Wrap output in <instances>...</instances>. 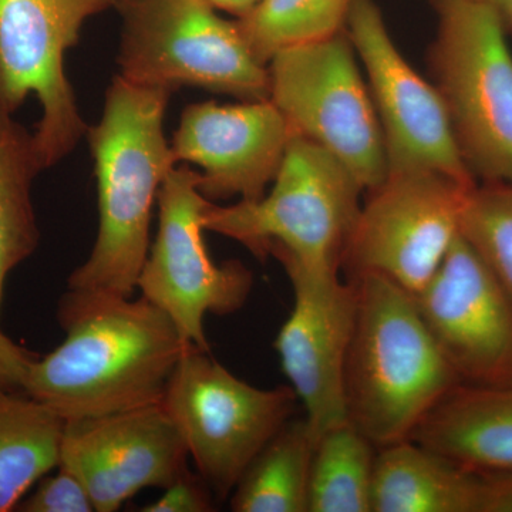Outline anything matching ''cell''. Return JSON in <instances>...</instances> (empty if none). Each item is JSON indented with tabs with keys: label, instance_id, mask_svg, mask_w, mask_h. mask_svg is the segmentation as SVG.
Returning <instances> with one entry per match:
<instances>
[{
	"label": "cell",
	"instance_id": "6da1fadb",
	"mask_svg": "<svg viewBox=\"0 0 512 512\" xmlns=\"http://www.w3.org/2000/svg\"><path fill=\"white\" fill-rule=\"evenodd\" d=\"M57 319L66 338L49 355L32 360L26 394L64 421L163 402L175 367L192 348L170 316L141 295L66 291Z\"/></svg>",
	"mask_w": 512,
	"mask_h": 512
},
{
	"label": "cell",
	"instance_id": "7a4b0ae2",
	"mask_svg": "<svg viewBox=\"0 0 512 512\" xmlns=\"http://www.w3.org/2000/svg\"><path fill=\"white\" fill-rule=\"evenodd\" d=\"M170 90L117 76L103 116L87 127L99 194V231L89 258L74 269L67 291L133 298L150 251L154 201L177 164L164 134Z\"/></svg>",
	"mask_w": 512,
	"mask_h": 512
},
{
	"label": "cell",
	"instance_id": "3957f363",
	"mask_svg": "<svg viewBox=\"0 0 512 512\" xmlns=\"http://www.w3.org/2000/svg\"><path fill=\"white\" fill-rule=\"evenodd\" d=\"M357 288L355 330L346 360L350 423L377 448L412 439L414 430L461 382L421 319L412 293L365 274Z\"/></svg>",
	"mask_w": 512,
	"mask_h": 512
},
{
	"label": "cell",
	"instance_id": "277c9868",
	"mask_svg": "<svg viewBox=\"0 0 512 512\" xmlns=\"http://www.w3.org/2000/svg\"><path fill=\"white\" fill-rule=\"evenodd\" d=\"M363 192L345 165L293 133L272 190L228 207L211 201L204 227L244 245L259 261L274 256L279 264L339 274Z\"/></svg>",
	"mask_w": 512,
	"mask_h": 512
},
{
	"label": "cell",
	"instance_id": "5b68a950",
	"mask_svg": "<svg viewBox=\"0 0 512 512\" xmlns=\"http://www.w3.org/2000/svg\"><path fill=\"white\" fill-rule=\"evenodd\" d=\"M434 77L477 183L512 184V55L503 22L477 0H434Z\"/></svg>",
	"mask_w": 512,
	"mask_h": 512
},
{
	"label": "cell",
	"instance_id": "8992f818",
	"mask_svg": "<svg viewBox=\"0 0 512 512\" xmlns=\"http://www.w3.org/2000/svg\"><path fill=\"white\" fill-rule=\"evenodd\" d=\"M120 76L140 86L200 87L241 101L269 99L268 66L259 63L237 20L208 0H116Z\"/></svg>",
	"mask_w": 512,
	"mask_h": 512
},
{
	"label": "cell",
	"instance_id": "52a82bcc",
	"mask_svg": "<svg viewBox=\"0 0 512 512\" xmlns=\"http://www.w3.org/2000/svg\"><path fill=\"white\" fill-rule=\"evenodd\" d=\"M291 386L259 389L232 375L205 350L191 348L175 367L163 406L198 474L227 500L262 448L292 419Z\"/></svg>",
	"mask_w": 512,
	"mask_h": 512
},
{
	"label": "cell",
	"instance_id": "ba28073f",
	"mask_svg": "<svg viewBox=\"0 0 512 512\" xmlns=\"http://www.w3.org/2000/svg\"><path fill=\"white\" fill-rule=\"evenodd\" d=\"M348 33L292 47L268 64L269 100L370 191L389 173L382 127Z\"/></svg>",
	"mask_w": 512,
	"mask_h": 512
},
{
	"label": "cell",
	"instance_id": "9c48e42d",
	"mask_svg": "<svg viewBox=\"0 0 512 512\" xmlns=\"http://www.w3.org/2000/svg\"><path fill=\"white\" fill-rule=\"evenodd\" d=\"M198 184L200 173L187 165L164 178L157 195L158 234L137 289L170 316L185 342L210 352L205 319L238 312L251 295L254 275L241 261H212L204 241V212L211 201Z\"/></svg>",
	"mask_w": 512,
	"mask_h": 512
},
{
	"label": "cell",
	"instance_id": "30bf717a",
	"mask_svg": "<svg viewBox=\"0 0 512 512\" xmlns=\"http://www.w3.org/2000/svg\"><path fill=\"white\" fill-rule=\"evenodd\" d=\"M114 5L116 0H0V100L15 113L29 94L39 100L33 144L42 170L60 163L86 136L64 59L86 20Z\"/></svg>",
	"mask_w": 512,
	"mask_h": 512
},
{
	"label": "cell",
	"instance_id": "8fae6325",
	"mask_svg": "<svg viewBox=\"0 0 512 512\" xmlns=\"http://www.w3.org/2000/svg\"><path fill=\"white\" fill-rule=\"evenodd\" d=\"M476 185L434 170L389 171L366 191L342 265L346 279L379 274L417 295L460 234L461 212Z\"/></svg>",
	"mask_w": 512,
	"mask_h": 512
},
{
	"label": "cell",
	"instance_id": "7c38bea8",
	"mask_svg": "<svg viewBox=\"0 0 512 512\" xmlns=\"http://www.w3.org/2000/svg\"><path fill=\"white\" fill-rule=\"evenodd\" d=\"M346 33L366 70L389 171L434 170L478 184L460 156L439 89L404 59L375 0H353Z\"/></svg>",
	"mask_w": 512,
	"mask_h": 512
},
{
	"label": "cell",
	"instance_id": "4fadbf2b",
	"mask_svg": "<svg viewBox=\"0 0 512 512\" xmlns=\"http://www.w3.org/2000/svg\"><path fill=\"white\" fill-rule=\"evenodd\" d=\"M293 291L291 315L274 343L289 386L305 407L315 441L348 423L345 370L357 312V288L339 274L282 262Z\"/></svg>",
	"mask_w": 512,
	"mask_h": 512
},
{
	"label": "cell",
	"instance_id": "5bb4252c",
	"mask_svg": "<svg viewBox=\"0 0 512 512\" xmlns=\"http://www.w3.org/2000/svg\"><path fill=\"white\" fill-rule=\"evenodd\" d=\"M413 298L461 382H512V296L461 234Z\"/></svg>",
	"mask_w": 512,
	"mask_h": 512
},
{
	"label": "cell",
	"instance_id": "9a60e30c",
	"mask_svg": "<svg viewBox=\"0 0 512 512\" xmlns=\"http://www.w3.org/2000/svg\"><path fill=\"white\" fill-rule=\"evenodd\" d=\"M188 450L163 403L64 421L59 467L89 491L96 512H116L146 488H167Z\"/></svg>",
	"mask_w": 512,
	"mask_h": 512
},
{
	"label": "cell",
	"instance_id": "2e32d148",
	"mask_svg": "<svg viewBox=\"0 0 512 512\" xmlns=\"http://www.w3.org/2000/svg\"><path fill=\"white\" fill-rule=\"evenodd\" d=\"M293 136L284 114L271 100L190 104L174 134L177 163L201 168L207 200L258 201L274 183Z\"/></svg>",
	"mask_w": 512,
	"mask_h": 512
},
{
	"label": "cell",
	"instance_id": "e0dca14e",
	"mask_svg": "<svg viewBox=\"0 0 512 512\" xmlns=\"http://www.w3.org/2000/svg\"><path fill=\"white\" fill-rule=\"evenodd\" d=\"M410 440L471 473H511L512 382L457 384Z\"/></svg>",
	"mask_w": 512,
	"mask_h": 512
},
{
	"label": "cell",
	"instance_id": "ac0fdd59",
	"mask_svg": "<svg viewBox=\"0 0 512 512\" xmlns=\"http://www.w3.org/2000/svg\"><path fill=\"white\" fill-rule=\"evenodd\" d=\"M481 476L413 440L377 448L372 512H478Z\"/></svg>",
	"mask_w": 512,
	"mask_h": 512
},
{
	"label": "cell",
	"instance_id": "d6986e66",
	"mask_svg": "<svg viewBox=\"0 0 512 512\" xmlns=\"http://www.w3.org/2000/svg\"><path fill=\"white\" fill-rule=\"evenodd\" d=\"M0 100V309L9 275L35 254L40 231L32 187L42 173L33 134Z\"/></svg>",
	"mask_w": 512,
	"mask_h": 512
},
{
	"label": "cell",
	"instance_id": "ffe728a7",
	"mask_svg": "<svg viewBox=\"0 0 512 512\" xmlns=\"http://www.w3.org/2000/svg\"><path fill=\"white\" fill-rule=\"evenodd\" d=\"M63 430L62 417L29 396L0 403V512L59 467Z\"/></svg>",
	"mask_w": 512,
	"mask_h": 512
},
{
	"label": "cell",
	"instance_id": "44dd1931",
	"mask_svg": "<svg viewBox=\"0 0 512 512\" xmlns=\"http://www.w3.org/2000/svg\"><path fill=\"white\" fill-rule=\"evenodd\" d=\"M316 441L305 417L289 420L249 464L229 497L235 512H308Z\"/></svg>",
	"mask_w": 512,
	"mask_h": 512
},
{
	"label": "cell",
	"instance_id": "7402d4cb",
	"mask_svg": "<svg viewBox=\"0 0 512 512\" xmlns=\"http://www.w3.org/2000/svg\"><path fill=\"white\" fill-rule=\"evenodd\" d=\"M376 454L350 421L323 433L313 451L308 512H372Z\"/></svg>",
	"mask_w": 512,
	"mask_h": 512
},
{
	"label": "cell",
	"instance_id": "603a6c76",
	"mask_svg": "<svg viewBox=\"0 0 512 512\" xmlns=\"http://www.w3.org/2000/svg\"><path fill=\"white\" fill-rule=\"evenodd\" d=\"M353 0H261L237 19L239 32L259 63L292 47L345 32Z\"/></svg>",
	"mask_w": 512,
	"mask_h": 512
},
{
	"label": "cell",
	"instance_id": "cb8c5ba5",
	"mask_svg": "<svg viewBox=\"0 0 512 512\" xmlns=\"http://www.w3.org/2000/svg\"><path fill=\"white\" fill-rule=\"evenodd\" d=\"M460 234L512 296V184L478 183L471 188Z\"/></svg>",
	"mask_w": 512,
	"mask_h": 512
},
{
	"label": "cell",
	"instance_id": "d4e9b609",
	"mask_svg": "<svg viewBox=\"0 0 512 512\" xmlns=\"http://www.w3.org/2000/svg\"><path fill=\"white\" fill-rule=\"evenodd\" d=\"M18 512H96L89 491L70 471L56 468V474L43 477L32 493L16 507Z\"/></svg>",
	"mask_w": 512,
	"mask_h": 512
},
{
	"label": "cell",
	"instance_id": "484cf974",
	"mask_svg": "<svg viewBox=\"0 0 512 512\" xmlns=\"http://www.w3.org/2000/svg\"><path fill=\"white\" fill-rule=\"evenodd\" d=\"M214 494L200 474L184 471L173 484L164 488L163 497L144 505V512H210L214 511Z\"/></svg>",
	"mask_w": 512,
	"mask_h": 512
},
{
	"label": "cell",
	"instance_id": "4316f807",
	"mask_svg": "<svg viewBox=\"0 0 512 512\" xmlns=\"http://www.w3.org/2000/svg\"><path fill=\"white\" fill-rule=\"evenodd\" d=\"M36 356L0 329V403L28 396L26 377Z\"/></svg>",
	"mask_w": 512,
	"mask_h": 512
},
{
	"label": "cell",
	"instance_id": "83f0119b",
	"mask_svg": "<svg viewBox=\"0 0 512 512\" xmlns=\"http://www.w3.org/2000/svg\"><path fill=\"white\" fill-rule=\"evenodd\" d=\"M481 494L478 512H512L511 473L480 474Z\"/></svg>",
	"mask_w": 512,
	"mask_h": 512
},
{
	"label": "cell",
	"instance_id": "f1b7e54d",
	"mask_svg": "<svg viewBox=\"0 0 512 512\" xmlns=\"http://www.w3.org/2000/svg\"><path fill=\"white\" fill-rule=\"evenodd\" d=\"M215 9L242 18L258 5L261 0H208Z\"/></svg>",
	"mask_w": 512,
	"mask_h": 512
},
{
	"label": "cell",
	"instance_id": "f546056e",
	"mask_svg": "<svg viewBox=\"0 0 512 512\" xmlns=\"http://www.w3.org/2000/svg\"><path fill=\"white\" fill-rule=\"evenodd\" d=\"M477 2L484 3L488 8L493 9L503 22L505 30L512 32V0H477Z\"/></svg>",
	"mask_w": 512,
	"mask_h": 512
}]
</instances>
